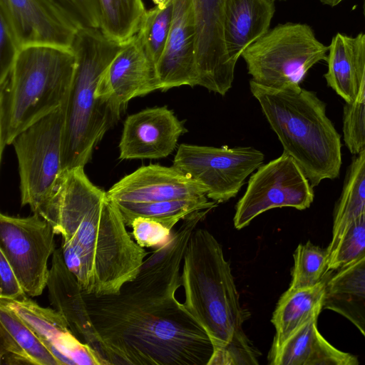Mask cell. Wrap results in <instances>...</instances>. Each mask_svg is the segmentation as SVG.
I'll list each match as a JSON object with an SVG mask.
<instances>
[{
	"mask_svg": "<svg viewBox=\"0 0 365 365\" xmlns=\"http://www.w3.org/2000/svg\"><path fill=\"white\" fill-rule=\"evenodd\" d=\"M181 263L140 270L118 294L84 293L108 364L208 365L212 341L175 297Z\"/></svg>",
	"mask_w": 365,
	"mask_h": 365,
	"instance_id": "6da1fadb",
	"label": "cell"
},
{
	"mask_svg": "<svg viewBox=\"0 0 365 365\" xmlns=\"http://www.w3.org/2000/svg\"><path fill=\"white\" fill-rule=\"evenodd\" d=\"M83 168L64 170L37 213L82 255L89 274L88 294H118L135 278L148 252L132 240L115 202Z\"/></svg>",
	"mask_w": 365,
	"mask_h": 365,
	"instance_id": "7a4b0ae2",
	"label": "cell"
},
{
	"mask_svg": "<svg viewBox=\"0 0 365 365\" xmlns=\"http://www.w3.org/2000/svg\"><path fill=\"white\" fill-rule=\"evenodd\" d=\"M181 283L183 304L214 346L208 365L259 364L260 353L242 327L249 313L240 305L222 246L209 231H193L183 257Z\"/></svg>",
	"mask_w": 365,
	"mask_h": 365,
	"instance_id": "3957f363",
	"label": "cell"
},
{
	"mask_svg": "<svg viewBox=\"0 0 365 365\" xmlns=\"http://www.w3.org/2000/svg\"><path fill=\"white\" fill-rule=\"evenodd\" d=\"M250 88L284 152L296 161L312 186L338 177L341 137L327 115L324 103L300 86L277 90L250 80Z\"/></svg>",
	"mask_w": 365,
	"mask_h": 365,
	"instance_id": "277c9868",
	"label": "cell"
},
{
	"mask_svg": "<svg viewBox=\"0 0 365 365\" xmlns=\"http://www.w3.org/2000/svg\"><path fill=\"white\" fill-rule=\"evenodd\" d=\"M125 43L110 40L100 28L78 29L71 46L76 59L66 101L62 165L70 170L84 167L105 133L120 116L98 97L103 73Z\"/></svg>",
	"mask_w": 365,
	"mask_h": 365,
	"instance_id": "5b68a950",
	"label": "cell"
},
{
	"mask_svg": "<svg viewBox=\"0 0 365 365\" xmlns=\"http://www.w3.org/2000/svg\"><path fill=\"white\" fill-rule=\"evenodd\" d=\"M71 48H22L0 82V158L21 132L56 110L67 99L76 68Z\"/></svg>",
	"mask_w": 365,
	"mask_h": 365,
	"instance_id": "8992f818",
	"label": "cell"
},
{
	"mask_svg": "<svg viewBox=\"0 0 365 365\" xmlns=\"http://www.w3.org/2000/svg\"><path fill=\"white\" fill-rule=\"evenodd\" d=\"M328 50L310 26L288 22L269 29L242 57L255 83L288 90L299 87L312 66L327 61Z\"/></svg>",
	"mask_w": 365,
	"mask_h": 365,
	"instance_id": "52a82bcc",
	"label": "cell"
},
{
	"mask_svg": "<svg viewBox=\"0 0 365 365\" xmlns=\"http://www.w3.org/2000/svg\"><path fill=\"white\" fill-rule=\"evenodd\" d=\"M66 101L13 140L19 164L21 206L33 213L51 197L63 172L62 145Z\"/></svg>",
	"mask_w": 365,
	"mask_h": 365,
	"instance_id": "ba28073f",
	"label": "cell"
},
{
	"mask_svg": "<svg viewBox=\"0 0 365 365\" xmlns=\"http://www.w3.org/2000/svg\"><path fill=\"white\" fill-rule=\"evenodd\" d=\"M264 160V154L252 147L217 148L182 143L173 165L202 185L207 197L222 202L236 196L247 178Z\"/></svg>",
	"mask_w": 365,
	"mask_h": 365,
	"instance_id": "9c48e42d",
	"label": "cell"
},
{
	"mask_svg": "<svg viewBox=\"0 0 365 365\" xmlns=\"http://www.w3.org/2000/svg\"><path fill=\"white\" fill-rule=\"evenodd\" d=\"M314 197L313 187L302 170L283 152L277 158L259 167L250 178L246 191L235 207V227L241 230L273 208L305 210Z\"/></svg>",
	"mask_w": 365,
	"mask_h": 365,
	"instance_id": "30bf717a",
	"label": "cell"
},
{
	"mask_svg": "<svg viewBox=\"0 0 365 365\" xmlns=\"http://www.w3.org/2000/svg\"><path fill=\"white\" fill-rule=\"evenodd\" d=\"M54 235L51 224L37 212L25 217L0 214V250L29 297L40 296L47 287Z\"/></svg>",
	"mask_w": 365,
	"mask_h": 365,
	"instance_id": "8fae6325",
	"label": "cell"
},
{
	"mask_svg": "<svg viewBox=\"0 0 365 365\" xmlns=\"http://www.w3.org/2000/svg\"><path fill=\"white\" fill-rule=\"evenodd\" d=\"M196 31L197 86L224 96L231 88L235 66L225 43V0H192Z\"/></svg>",
	"mask_w": 365,
	"mask_h": 365,
	"instance_id": "7c38bea8",
	"label": "cell"
},
{
	"mask_svg": "<svg viewBox=\"0 0 365 365\" xmlns=\"http://www.w3.org/2000/svg\"><path fill=\"white\" fill-rule=\"evenodd\" d=\"M155 90H159L155 66L136 34L103 73L98 86V97L120 117L131 99Z\"/></svg>",
	"mask_w": 365,
	"mask_h": 365,
	"instance_id": "4fadbf2b",
	"label": "cell"
},
{
	"mask_svg": "<svg viewBox=\"0 0 365 365\" xmlns=\"http://www.w3.org/2000/svg\"><path fill=\"white\" fill-rule=\"evenodd\" d=\"M187 130L167 106L128 115L119 143L121 160L159 159L170 155Z\"/></svg>",
	"mask_w": 365,
	"mask_h": 365,
	"instance_id": "5bb4252c",
	"label": "cell"
},
{
	"mask_svg": "<svg viewBox=\"0 0 365 365\" xmlns=\"http://www.w3.org/2000/svg\"><path fill=\"white\" fill-rule=\"evenodd\" d=\"M0 14L7 20L21 48H71L78 30L46 0H0Z\"/></svg>",
	"mask_w": 365,
	"mask_h": 365,
	"instance_id": "9a60e30c",
	"label": "cell"
},
{
	"mask_svg": "<svg viewBox=\"0 0 365 365\" xmlns=\"http://www.w3.org/2000/svg\"><path fill=\"white\" fill-rule=\"evenodd\" d=\"M106 196L113 202H151L202 197L206 190L173 165L150 164L123 177Z\"/></svg>",
	"mask_w": 365,
	"mask_h": 365,
	"instance_id": "2e32d148",
	"label": "cell"
},
{
	"mask_svg": "<svg viewBox=\"0 0 365 365\" xmlns=\"http://www.w3.org/2000/svg\"><path fill=\"white\" fill-rule=\"evenodd\" d=\"M196 31L192 0H175L173 21L163 53L156 65L159 90L197 86Z\"/></svg>",
	"mask_w": 365,
	"mask_h": 365,
	"instance_id": "e0dca14e",
	"label": "cell"
},
{
	"mask_svg": "<svg viewBox=\"0 0 365 365\" xmlns=\"http://www.w3.org/2000/svg\"><path fill=\"white\" fill-rule=\"evenodd\" d=\"M41 338L76 365H108L90 345L82 342L71 330L66 318L55 309L45 308L25 296L14 300L0 299Z\"/></svg>",
	"mask_w": 365,
	"mask_h": 365,
	"instance_id": "ac0fdd59",
	"label": "cell"
},
{
	"mask_svg": "<svg viewBox=\"0 0 365 365\" xmlns=\"http://www.w3.org/2000/svg\"><path fill=\"white\" fill-rule=\"evenodd\" d=\"M47 287L51 304L66 318L73 333L104 359L98 334L89 316L84 292L75 275L66 267L61 247L56 249L52 255Z\"/></svg>",
	"mask_w": 365,
	"mask_h": 365,
	"instance_id": "d6986e66",
	"label": "cell"
},
{
	"mask_svg": "<svg viewBox=\"0 0 365 365\" xmlns=\"http://www.w3.org/2000/svg\"><path fill=\"white\" fill-rule=\"evenodd\" d=\"M1 365H76L0 303Z\"/></svg>",
	"mask_w": 365,
	"mask_h": 365,
	"instance_id": "ffe728a7",
	"label": "cell"
},
{
	"mask_svg": "<svg viewBox=\"0 0 365 365\" xmlns=\"http://www.w3.org/2000/svg\"><path fill=\"white\" fill-rule=\"evenodd\" d=\"M274 11L272 0H225V43L235 65L245 50L269 30Z\"/></svg>",
	"mask_w": 365,
	"mask_h": 365,
	"instance_id": "44dd1931",
	"label": "cell"
},
{
	"mask_svg": "<svg viewBox=\"0 0 365 365\" xmlns=\"http://www.w3.org/2000/svg\"><path fill=\"white\" fill-rule=\"evenodd\" d=\"M313 319L294 331L277 350L269 352L270 365H358L357 358L339 350L318 331Z\"/></svg>",
	"mask_w": 365,
	"mask_h": 365,
	"instance_id": "7402d4cb",
	"label": "cell"
},
{
	"mask_svg": "<svg viewBox=\"0 0 365 365\" xmlns=\"http://www.w3.org/2000/svg\"><path fill=\"white\" fill-rule=\"evenodd\" d=\"M325 279L314 286L288 289L280 297L271 322L275 335L269 352L277 350L294 331L313 319H317L324 308Z\"/></svg>",
	"mask_w": 365,
	"mask_h": 365,
	"instance_id": "603a6c76",
	"label": "cell"
},
{
	"mask_svg": "<svg viewBox=\"0 0 365 365\" xmlns=\"http://www.w3.org/2000/svg\"><path fill=\"white\" fill-rule=\"evenodd\" d=\"M323 309L345 317L365 337V256L327 281Z\"/></svg>",
	"mask_w": 365,
	"mask_h": 365,
	"instance_id": "cb8c5ba5",
	"label": "cell"
},
{
	"mask_svg": "<svg viewBox=\"0 0 365 365\" xmlns=\"http://www.w3.org/2000/svg\"><path fill=\"white\" fill-rule=\"evenodd\" d=\"M357 40L341 33L333 36L327 53L324 78L346 104L352 103L357 93Z\"/></svg>",
	"mask_w": 365,
	"mask_h": 365,
	"instance_id": "d4e9b609",
	"label": "cell"
},
{
	"mask_svg": "<svg viewBox=\"0 0 365 365\" xmlns=\"http://www.w3.org/2000/svg\"><path fill=\"white\" fill-rule=\"evenodd\" d=\"M114 202L128 227H130L135 218L145 217L158 221L170 230H172L180 220H183L196 212L211 210L217 207L218 203L213 200L209 201L206 196L151 202Z\"/></svg>",
	"mask_w": 365,
	"mask_h": 365,
	"instance_id": "484cf974",
	"label": "cell"
},
{
	"mask_svg": "<svg viewBox=\"0 0 365 365\" xmlns=\"http://www.w3.org/2000/svg\"><path fill=\"white\" fill-rule=\"evenodd\" d=\"M357 155L349 169L334 212L328 255L348 224L365 210V149Z\"/></svg>",
	"mask_w": 365,
	"mask_h": 365,
	"instance_id": "4316f807",
	"label": "cell"
},
{
	"mask_svg": "<svg viewBox=\"0 0 365 365\" xmlns=\"http://www.w3.org/2000/svg\"><path fill=\"white\" fill-rule=\"evenodd\" d=\"M363 14L365 21V0ZM356 38L357 93L352 103H346L343 114L344 140L352 154H359L365 149V31Z\"/></svg>",
	"mask_w": 365,
	"mask_h": 365,
	"instance_id": "83f0119b",
	"label": "cell"
},
{
	"mask_svg": "<svg viewBox=\"0 0 365 365\" xmlns=\"http://www.w3.org/2000/svg\"><path fill=\"white\" fill-rule=\"evenodd\" d=\"M102 32L125 43L138 31L146 12L142 0H99Z\"/></svg>",
	"mask_w": 365,
	"mask_h": 365,
	"instance_id": "f1b7e54d",
	"label": "cell"
},
{
	"mask_svg": "<svg viewBox=\"0 0 365 365\" xmlns=\"http://www.w3.org/2000/svg\"><path fill=\"white\" fill-rule=\"evenodd\" d=\"M294 266L289 289H297L316 285L327 274L328 252L310 241L299 244L294 255Z\"/></svg>",
	"mask_w": 365,
	"mask_h": 365,
	"instance_id": "f546056e",
	"label": "cell"
},
{
	"mask_svg": "<svg viewBox=\"0 0 365 365\" xmlns=\"http://www.w3.org/2000/svg\"><path fill=\"white\" fill-rule=\"evenodd\" d=\"M173 7L174 2L164 9L155 6L146 11L137 33L155 68L168 38L173 21Z\"/></svg>",
	"mask_w": 365,
	"mask_h": 365,
	"instance_id": "4dcf8cb0",
	"label": "cell"
},
{
	"mask_svg": "<svg viewBox=\"0 0 365 365\" xmlns=\"http://www.w3.org/2000/svg\"><path fill=\"white\" fill-rule=\"evenodd\" d=\"M365 256V210L351 220L328 255L327 273L339 270Z\"/></svg>",
	"mask_w": 365,
	"mask_h": 365,
	"instance_id": "1f68e13d",
	"label": "cell"
},
{
	"mask_svg": "<svg viewBox=\"0 0 365 365\" xmlns=\"http://www.w3.org/2000/svg\"><path fill=\"white\" fill-rule=\"evenodd\" d=\"M76 29L100 28L99 0H46Z\"/></svg>",
	"mask_w": 365,
	"mask_h": 365,
	"instance_id": "d6a6232c",
	"label": "cell"
},
{
	"mask_svg": "<svg viewBox=\"0 0 365 365\" xmlns=\"http://www.w3.org/2000/svg\"><path fill=\"white\" fill-rule=\"evenodd\" d=\"M130 227L135 242L142 247H158L168 240L172 232L162 223L145 217L135 218Z\"/></svg>",
	"mask_w": 365,
	"mask_h": 365,
	"instance_id": "836d02e7",
	"label": "cell"
},
{
	"mask_svg": "<svg viewBox=\"0 0 365 365\" xmlns=\"http://www.w3.org/2000/svg\"><path fill=\"white\" fill-rule=\"evenodd\" d=\"M21 47L6 18L0 14V82L11 70Z\"/></svg>",
	"mask_w": 365,
	"mask_h": 365,
	"instance_id": "e575fe53",
	"label": "cell"
},
{
	"mask_svg": "<svg viewBox=\"0 0 365 365\" xmlns=\"http://www.w3.org/2000/svg\"><path fill=\"white\" fill-rule=\"evenodd\" d=\"M61 249L66 267L75 275L83 292L88 294L89 274L82 255L76 247L64 240H61Z\"/></svg>",
	"mask_w": 365,
	"mask_h": 365,
	"instance_id": "d590c367",
	"label": "cell"
},
{
	"mask_svg": "<svg viewBox=\"0 0 365 365\" xmlns=\"http://www.w3.org/2000/svg\"><path fill=\"white\" fill-rule=\"evenodd\" d=\"M27 296L6 257L0 250V299H18Z\"/></svg>",
	"mask_w": 365,
	"mask_h": 365,
	"instance_id": "8d00e7d4",
	"label": "cell"
},
{
	"mask_svg": "<svg viewBox=\"0 0 365 365\" xmlns=\"http://www.w3.org/2000/svg\"><path fill=\"white\" fill-rule=\"evenodd\" d=\"M175 0H153L155 4L160 9H164L174 2Z\"/></svg>",
	"mask_w": 365,
	"mask_h": 365,
	"instance_id": "74e56055",
	"label": "cell"
},
{
	"mask_svg": "<svg viewBox=\"0 0 365 365\" xmlns=\"http://www.w3.org/2000/svg\"><path fill=\"white\" fill-rule=\"evenodd\" d=\"M324 5L334 7L345 0H319Z\"/></svg>",
	"mask_w": 365,
	"mask_h": 365,
	"instance_id": "f35d334b",
	"label": "cell"
},
{
	"mask_svg": "<svg viewBox=\"0 0 365 365\" xmlns=\"http://www.w3.org/2000/svg\"><path fill=\"white\" fill-rule=\"evenodd\" d=\"M272 1H277V0H272ZM277 1H285V0H277Z\"/></svg>",
	"mask_w": 365,
	"mask_h": 365,
	"instance_id": "ab89813d",
	"label": "cell"
}]
</instances>
